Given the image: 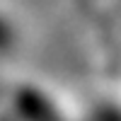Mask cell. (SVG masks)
Instances as JSON below:
<instances>
[{
  "instance_id": "1",
  "label": "cell",
  "mask_w": 121,
  "mask_h": 121,
  "mask_svg": "<svg viewBox=\"0 0 121 121\" xmlns=\"http://www.w3.org/2000/svg\"><path fill=\"white\" fill-rule=\"evenodd\" d=\"M10 41H12V34H10V29H7V24L0 19V48H5V46H10Z\"/></svg>"
}]
</instances>
